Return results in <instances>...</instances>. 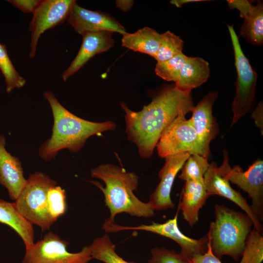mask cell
<instances>
[{
	"label": "cell",
	"instance_id": "1",
	"mask_svg": "<svg viewBox=\"0 0 263 263\" xmlns=\"http://www.w3.org/2000/svg\"><path fill=\"white\" fill-rule=\"evenodd\" d=\"M191 92L181 91L175 85L168 86L137 112L120 103L125 113L128 139L136 145L142 158L151 157L162 134L180 113L192 112L194 106Z\"/></svg>",
	"mask_w": 263,
	"mask_h": 263
},
{
	"label": "cell",
	"instance_id": "2",
	"mask_svg": "<svg viewBox=\"0 0 263 263\" xmlns=\"http://www.w3.org/2000/svg\"><path fill=\"white\" fill-rule=\"evenodd\" d=\"M44 96L50 105L54 118L51 137L39 149V154L45 161H50L63 149L76 152L91 136L116 128V124L111 120L96 122L75 115L65 109L51 92H45Z\"/></svg>",
	"mask_w": 263,
	"mask_h": 263
},
{
	"label": "cell",
	"instance_id": "3",
	"mask_svg": "<svg viewBox=\"0 0 263 263\" xmlns=\"http://www.w3.org/2000/svg\"><path fill=\"white\" fill-rule=\"evenodd\" d=\"M91 175L105 184L103 187L97 182L91 181L103 193L105 205L110 212L108 221L114 223L115 216L123 212L144 218L154 215L150 204L140 201L133 193L137 188L139 180L134 172L128 171L118 165L107 163L92 169Z\"/></svg>",
	"mask_w": 263,
	"mask_h": 263
},
{
	"label": "cell",
	"instance_id": "4",
	"mask_svg": "<svg viewBox=\"0 0 263 263\" xmlns=\"http://www.w3.org/2000/svg\"><path fill=\"white\" fill-rule=\"evenodd\" d=\"M215 221L210 224L207 236L213 254L219 259L225 255L238 261L253 225L245 213L224 205H215Z\"/></svg>",
	"mask_w": 263,
	"mask_h": 263
},
{
	"label": "cell",
	"instance_id": "5",
	"mask_svg": "<svg viewBox=\"0 0 263 263\" xmlns=\"http://www.w3.org/2000/svg\"><path fill=\"white\" fill-rule=\"evenodd\" d=\"M56 185L46 174L35 172L30 175L14 203L19 214L42 231L49 230L54 223L48 212L47 193L50 188Z\"/></svg>",
	"mask_w": 263,
	"mask_h": 263
},
{
	"label": "cell",
	"instance_id": "6",
	"mask_svg": "<svg viewBox=\"0 0 263 263\" xmlns=\"http://www.w3.org/2000/svg\"><path fill=\"white\" fill-rule=\"evenodd\" d=\"M227 27L233 46L237 75L236 94L232 103V127L251 108L255 99L257 75L242 49L233 26L228 25Z\"/></svg>",
	"mask_w": 263,
	"mask_h": 263
},
{
	"label": "cell",
	"instance_id": "7",
	"mask_svg": "<svg viewBox=\"0 0 263 263\" xmlns=\"http://www.w3.org/2000/svg\"><path fill=\"white\" fill-rule=\"evenodd\" d=\"M180 113L167 127L156 145L157 153L162 158L188 152L207 158L190 119Z\"/></svg>",
	"mask_w": 263,
	"mask_h": 263
},
{
	"label": "cell",
	"instance_id": "8",
	"mask_svg": "<svg viewBox=\"0 0 263 263\" xmlns=\"http://www.w3.org/2000/svg\"><path fill=\"white\" fill-rule=\"evenodd\" d=\"M69 243L53 232L26 248L21 263H88L92 259L88 246L76 253L67 250Z\"/></svg>",
	"mask_w": 263,
	"mask_h": 263
},
{
	"label": "cell",
	"instance_id": "9",
	"mask_svg": "<svg viewBox=\"0 0 263 263\" xmlns=\"http://www.w3.org/2000/svg\"><path fill=\"white\" fill-rule=\"evenodd\" d=\"M178 208L173 218L169 219L162 224L152 222L149 225H141L136 226H125L105 220L103 224L102 229L106 232H114L125 230L149 231L169 238L176 242L181 247V253L188 258L204 253L207 249L208 242L207 235L197 240L189 238L183 233L177 224L179 207Z\"/></svg>",
	"mask_w": 263,
	"mask_h": 263
},
{
	"label": "cell",
	"instance_id": "10",
	"mask_svg": "<svg viewBox=\"0 0 263 263\" xmlns=\"http://www.w3.org/2000/svg\"><path fill=\"white\" fill-rule=\"evenodd\" d=\"M229 182L236 185L246 192L251 199L250 205L260 221L263 220V161L258 159L248 169L244 171L240 167L232 168L226 150L224 151L222 163Z\"/></svg>",
	"mask_w": 263,
	"mask_h": 263
},
{
	"label": "cell",
	"instance_id": "11",
	"mask_svg": "<svg viewBox=\"0 0 263 263\" xmlns=\"http://www.w3.org/2000/svg\"><path fill=\"white\" fill-rule=\"evenodd\" d=\"M74 0H42L33 13L29 25L31 33L30 57H35L38 39L47 30L65 20L75 3Z\"/></svg>",
	"mask_w": 263,
	"mask_h": 263
},
{
	"label": "cell",
	"instance_id": "12",
	"mask_svg": "<svg viewBox=\"0 0 263 263\" xmlns=\"http://www.w3.org/2000/svg\"><path fill=\"white\" fill-rule=\"evenodd\" d=\"M204 181L209 196H221L235 203L251 218L254 228L258 232L262 233L263 226L260 221L246 200L239 191L231 187L222 165L218 167L215 162L210 164L204 175Z\"/></svg>",
	"mask_w": 263,
	"mask_h": 263
},
{
	"label": "cell",
	"instance_id": "13",
	"mask_svg": "<svg viewBox=\"0 0 263 263\" xmlns=\"http://www.w3.org/2000/svg\"><path fill=\"white\" fill-rule=\"evenodd\" d=\"M67 22L78 34L107 31L117 32L123 35L126 33L124 27L112 16L99 11L88 10L74 4L66 19Z\"/></svg>",
	"mask_w": 263,
	"mask_h": 263
},
{
	"label": "cell",
	"instance_id": "14",
	"mask_svg": "<svg viewBox=\"0 0 263 263\" xmlns=\"http://www.w3.org/2000/svg\"><path fill=\"white\" fill-rule=\"evenodd\" d=\"M190 155L188 152H183L165 158V164L158 173L160 182L150 195L149 201L154 210L174 207L170 196L172 187L177 173Z\"/></svg>",
	"mask_w": 263,
	"mask_h": 263
},
{
	"label": "cell",
	"instance_id": "15",
	"mask_svg": "<svg viewBox=\"0 0 263 263\" xmlns=\"http://www.w3.org/2000/svg\"><path fill=\"white\" fill-rule=\"evenodd\" d=\"M217 91L210 92L204 96L192 111L190 120L202 145L209 155V145L219 133V127L212 114L213 105L217 98Z\"/></svg>",
	"mask_w": 263,
	"mask_h": 263
},
{
	"label": "cell",
	"instance_id": "16",
	"mask_svg": "<svg viewBox=\"0 0 263 263\" xmlns=\"http://www.w3.org/2000/svg\"><path fill=\"white\" fill-rule=\"evenodd\" d=\"M113 34V32L103 31L82 35L81 47L70 66L63 72V80L66 81L95 55L107 51L113 47L114 43Z\"/></svg>",
	"mask_w": 263,
	"mask_h": 263
},
{
	"label": "cell",
	"instance_id": "17",
	"mask_svg": "<svg viewBox=\"0 0 263 263\" xmlns=\"http://www.w3.org/2000/svg\"><path fill=\"white\" fill-rule=\"evenodd\" d=\"M6 138L0 135V184L7 190L9 197L15 201L24 187L27 179L23 175L21 163L5 147Z\"/></svg>",
	"mask_w": 263,
	"mask_h": 263
},
{
	"label": "cell",
	"instance_id": "18",
	"mask_svg": "<svg viewBox=\"0 0 263 263\" xmlns=\"http://www.w3.org/2000/svg\"><path fill=\"white\" fill-rule=\"evenodd\" d=\"M209 196L204 180L186 181L179 207L190 226L199 221V211Z\"/></svg>",
	"mask_w": 263,
	"mask_h": 263
},
{
	"label": "cell",
	"instance_id": "19",
	"mask_svg": "<svg viewBox=\"0 0 263 263\" xmlns=\"http://www.w3.org/2000/svg\"><path fill=\"white\" fill-rule=\"evenodd\" d=\"M210 75L208 63L200 57L187 56L175 86L179 90L191 92L206 82Z\"/></svg>",
	"mask_w": 263,
	"mask_h": 263
},
{
	"label": "cell",
	"instance_id": "20",
	"mask_svg": "<svg viewBox=\"0 0 263 263\" xmlns=\"http://www.w3.org/2000/svg\"><path fill=\"white\" fill-rule=\"evenodd\" d=\"M0 223L11 227L22 240L25 248L34 243L33 225L18 212L14 203L0 199Z\"/></svg>",
	"mask_w": 263,
	"mask_h": 263
},
{
	"label": "cell",
	"instance_id": "21",
	"mask_svg": "<svg viewBox=\"0 0 263 263\" xmlns=\"http://www.w3.org/2000/svg\"><path fill=\"white\" fill-rule=\"evenodd\" d=\"M160 35L155 30L145 27L133 33H126L124 34L122 38V45L154 58L159 49Z\"/></svg>",
	"mask_w": 263,
	"mask_h": 263
},
{
	"label": "cell",
	"instance_id": "22",
	"mask_svg": "<svg viewBox=\"0 0 263 263\" xmlns=\"http://www.w3.org/2000/svg\"><path fill=\"white\" fill-rule=\"evenodd\" d=\"M240 34L250 44L262 46L263 44V4L260 1L254 5L244 18Z\"/></svg>",
	"mask_w": 263,
	"mask_h": 263
},
{
	"label": "cell",
	"instance_id": "23",
	"mask_svg": "<svg viewBox=\"0 0 263 263\" xmlns=\"http://www.w3.org/2000/svg\"><path fill=\"white\" fill-rule=\"evenodd\" d=\"M88 248L92 259L104 263H136L128 262L119 256L115 252V245L106 234L95 238Z\"/></svg>",
	"mask_w": 263,
	"mask_h": 263
},
{
	"label": "cell",
	"instance_id": "24",
	"mask_svg": "<svg viewBox=\"0 0 263 263\" xmlns=\"http://www.w3.org/2000/svg\"><path fill=\"white\" fill-rule=\"evenodd\" d=\"M0 70L3 74L8 93L22 87L25 79L16 71L8 55L5 45L0 43Z\"/></svg>",
	"mask_w": 263,
	"mask_h": 263
},
{
	"label": "cell",
	"instance_id": "25",
	"mask_svg": "<svg viewBox=\"0 0 263 263\" xmlns=\"http://www.w3.org/2000/svg\"><path fill=\"white\" fill-rule=\"evenodd\" d=\"M183 40L169 31L161 34L160 44L158 52L154 58L157 62L169 59L182 52Z\"/></svg>",
	"mask_w": 263,
	"mask_h": 263
},
{
	"label": "cell",
	"instance_id": "26",
	"mask_svg": "<svg viewBox=\"0 0 263 263\" xmlns=\"http://www.w3.org/2000/svg\"><path fill=\"white\" fill-rule=\"evenodd\" d=\"M209 164L207 158L198 154H190L181 169L178 177L185 181L204 180Z\"/></svg>",
	"mask_w": 263,
	"mask_h": 263
},
{
	"label": "cell",
	"instance_id": "27",
	"mask_svg": "<svg viewBox=\"0 0 263 263\" xmlns=\"http://www.w3.org/2000/svg\"><path fill=\"white\" fill-rule=\"evenodd\" d=\"M239 263H262L263 261V236L255 228L249 233Z\"/></svg>",
	"mask_w": 263,
	"mask_h": 263
},
{
	"label": "cell",
	"instance_id": "28",
	"mask_svg": "<svg viewBox=\"0 0 263 263\" xmlns=\"http://www.w3.org/2000/svg\"><path fill=\"white\" fill-rule=\"evenodd\" d=\"M187 56L182 53L167 60L157 62L155 68L156 75L166 81L175 83Z\"/></svg>",
	"mask_w": 263,
	"mask_h": 263
},
{
	"label": "cell",
	"instance_id": "29",
	"mask_svg": "<svg viewBox=\"0 0 263 263\" xmlns=\"http://www.w3.org/2000/svg\"><path fill=\"white\" fill-rule=\"evenodd\" d=\"M47 203L49 215L55 223L67 210L65 190L57 185L50 188L47 193Z\"/></svg>",
	"mask_w": 263,
	"mask_h": 263
},
{
	"label": "cell",
	"instance_id": "30",
	"mask_svg": "<svg viewBox=\"0 0 263 263\" xmlns=\"http://www.w3.org/2000/svg\"><path fill=\"white\" fill-rule=\"evenodd\" d=\"M150 253L148 263H190L189 258L183 254L164 247H154Z\"/></svg>",
	"mask_w": 263,
	"mask_h": 263
},
{
	"label": "cell",
	"instance_id": "31",
	"mask_svg": "<svg viewBox=\"0 0 263 263\" xmlns=\"http://www.w3.org/2000/svg\"><path fill=\"white\" fill-rule=\"evenodd\" d=\"M189 260L190 263H222L220 259L213 254L208 240L206 251L203 254L189 258Z\"/></svg>",
	"mask_w": 263,
	"mask_h": 263
},
{
	"label": "cell",
	"instance_id": "32",
	"mask_svg": "<svg viewBox=\"0 0 263 263\" xmlns=\"http://www.w3.org/2000/svg\"><path fill=\"white\" fill-rule=\"evenodd\" d=\"M226 2L230 9L239 10L240 17L244 19L254 6L250 1L247 0H227Z\"/></svg>",
	"mask_w": 263,
	"mask_h": 263
},
{
	"label": "cell",
	"instance_id": "33",
	"mask_svg": "<svg viewBox=\"0 0 263 263\" xmlns=\"http://www.w3.org/2000/svg\"><path fill=\"white\" fill-rule=\"evenodd\" d=\"M40 0H7L14 6L24 13L32 14L41 3Z\"/></svg>",
	"mask_w": 263,
	"mask_h": 263
},
{
	"label": "cell",
	"instance_id": "34",
	"mask_svg": "<svg viewBox=\"0 0 263 263\" xmlns=\"http://www.w3.org/2000/svg\"><path fill=\"white\" fill-rule=\"evenodd\" d=\"M252 117L254 119L255 124L260 128L262 134L263 131V107L262 101L260 102L252 112Z\"/></svg>",
	"mask_w": 263,
	"mask_h": 263
},
{
	"label": "cell",
	"instance_id": "35",
	"mask_svg": "<svg viewBox=\"0 0 263 263\" xmlns=\"http://www.w3.org/2000/svg\"><path fill=\"white\" fill-rule=\"evenodd\" d=\"M133 0H116V6L123 11H128L132 7Z\"/></svg>",
	"mask_w": 263,
	"mask_h": 263
},
{
	"label": "cell",
	"instance_id": "36",
	"mask_svg": "<svg viewBox=\"0 0 263 263\" xmlns=\"http://www.w3.org/2000/svg\"><path fill=\"white\" fill-rule=\"evenodd\" d=\"M206 1L205 0H172L170 1V3L174 5L178 8L182 7V6L186 3L196 2L200 1Z\"/></svg>",
	"mask_w": 263,
	"mask_h": 263
}]
</instances>
